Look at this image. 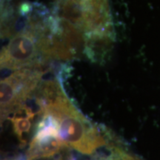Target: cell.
I'll list each match as a JSON object with an SVG mask.
<instances>
[{
	"mask_svg": "<svg viewBox=\"0 0 160 160\" xmlns=\"http://www.w3.org/2000/svg\"><path fill=\"white\" fill-rule=\"evenodd\" d=\"M39 93L40 112L57 122L66 147L90 155L105 145L100 132L70 101L59 83L53 80L46 82L40 85Z\"/></svg>",
	"mask_w": 160,
	"mask_h": 160,
	"instance_id": "6da1fadb",
	"label": "cell"
},
{
	"mask_svg": "<svg viewBox=\"0 0 160 160\" xmlns=\"http://www.w3.org/2000/svg\"><path fill=\"white\" fill-rule=\"evenodd\" d=\"M30 29H24L14 35L6 47L3 48L1 54L2 70L17 71L25 68L35 67L41 65L40 54L44 57L49 42L50 36L40 32L47 28L45 23L39 22V17H28Z\"/></svg>",
	"mask_w": 160,
	"mask_h": 160,
	"instance_id": "7a4b0ae2",
	"label": "cell"
},
{
	"mask_svg": "<svg viewBox=\"0 0 160 160\" xmlns=\"http://www.w3.org/2000/svg\"><path fill=\"white\" fill-rule=\"evenodd\" d=\"M44 74L42 65L25 68L12 73L1 81V118L5 119L37 89Z\"/></svg>",
	"mask_w": 160,
	"mask_h": 160,
	"instance_id": "3957f363",
	"label": "cell"
},
{
	"mask_svg": "<svg viewBox=\"0 0 160 160\" xmlns=\"http://www.w3.org/2000/svg\"><path fill=\"white\" fill-rule=\"evenodd\" d=\"M66 145L59 136L57 122L51 116L43 114L34 137L26 152L25 160H39L59 153Z\"/></svg>",
	"mask_w": 160,
	"mask_h": 160,
	"instance_id": "277c9868",
	"label": "cell"
},
{
	"mask_svg": "<svg viewBox=\"0 0 160 160\" xmlns=\"http://www.w3.org/2000/svg\"><path fill=\"white\" fill-rule=\"evenodd\" d=\"M34 118V112L31 108L21 105L13 111L12 117L9 118L13 125V131L22 142H24L23 137L31 128L32 120Z\"/></svg>",
	"mask_w": 160,
	"mask_h": 160,
	"instance_id": "5b68a950",
	"label": "cell"
},
{
	"mask_svg": "<svg viewBox=\"0 0 160 160\" xmlns=\"http://www.w3.org/2000/svg\"><path fill=\"white\" fill-rule=\"evenodd\" d=\"M107 148V152L100 155L97 160H139L116 146H111Z\"/></svg>",
	"mask_w": 160,
	"mask_h": 160,
	"instance_id": "8992f818",
	"label": "cell"
},
{
	"mask_svg": "<svg viewBox=\"0 0 160 160\" xmlns=\"http://www.w3.org/2000/svg\"><path fill=\"white\" fill-rule=\"evenodd\" d=\"M59 160H65V159H62V157H61V158H60V159H59ZM68 160H75V159H73V157H71V158H69V159H68Z\"/></svg>",
	"mask_w": 160,
	"mask_h": 160,
	"instance_id": "52a82bcc",
	"label": "cell"
},
{
	"mask_svg": "<svg viewBox=\"0 0 160 160\" xmlns=\"http://www.w3.org/2000/svg\"><path fill=\"white\" fill-rule=\"evenodd\" d=\"M80 1H82V2H94V1H97V0H80Z\"/></svg>",
	"mask_w": 160,
	"mask_h": 160,
	"instance_id": "ba28073f",
	"label": "cell"
}]
</instances>
